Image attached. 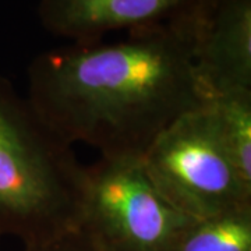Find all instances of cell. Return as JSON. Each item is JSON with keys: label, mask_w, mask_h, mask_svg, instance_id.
<instances>
[{"label": "cell", "mask_w": 251, "mask_h": 251, "mask_svg": "<svg viewBox=\"0 0 251 251\" xmlns=\"http://www.w3.org/2000/svg\"><path fill=\"white\" fill-rule=\"evenodd\" d=\"M197 4V3H196ZM113 42H72L28 67L27 99L63 141L102 158H143L206 100L194 64V7Z\"/></svg>", "instance_id": "1"}, {"label": "cell", "mask_w": 251, "mask_h": 251, "mask_svg": "<svg viewBox=\"0 0 251 251\" xmlns=\"http://www.w3.org/2000/svg\"><path fill=\"white\" fill-rule=\"evenodd\" d=\"M84 165L0 74V236L24 246L78 226Z\"/></svg>", "instance_id": "2"}, {"label": "cell", "mask_w": 251, "mask_h": 251, "mask_svg": "<svg viewBox=\"0 0 251 251\" xmlns=\"http://www.w3.org/2000/svg\"><path fill=\"white\" fill-rule=\"evenodd\" d=\"M193 219L153 186L140 158L84 166L78 227L103 251H175Z\"/></svg>", "instance_id": "3"}, {"label": "cell", "mask_w": 251, "mask_h": 251, "mask_svg": "<svg viewBox=\"0 0 251 251\" xmlns=\"http://www.w3.org/2000/svg\"><path fill=\"white\" fill-rule=\"evenodd\" d=\"M141 162L156 190L191 219L251 205V186L216 141L204 103L169 126Z\"/></svg>", "instance_id": "4"}, {"label": "cell", "mask_w": 251, "mask_h": 251, "mask_svg": "<svg viewBox=\"0 0 251 251\" xmlns=\"http://www.w3.org/2000/svg\"><path fill=\"white\" fill-rule=\"evenodd\" d=\"M194 64L206 99L251 91V0H198Z\"/></svg>", "instance_id": "5"}, {"label": "cell", "mask_w": 251, "mask_h": 251, "mask_svg": "<svg viewBox=\"0 0 251 251\" xmlns=\"http://www.w3.org/2000/svg\"><path fill=\"white\" fill-rule=\"evenodd\" d=\"M198 0H39L48 32L72 42H95L113 31H135L180 17Z\"/></svg>", "instance_id": "6"}, {"label": "cell", "mask_w": 251, "mask_h": 251, "mask_svg": "<svg viewBox=\"0 0 251 251\" xmlns=\"http://www.w3.org/2000/svg\"><path fill=\"white\" fill-rule=\"evenodd\" d=\"M204 112L225 155L251 186V91L211 97L204 102Z\"/></svg>", "instance_id": "7"}, {"label": "cell", "mask_w": 251, "mask_h": 251, "mask_svg": "<svg viewBox=\"0 0 251 251\" xmlns=\"http://www.w3.org/2000/svg\"><path fill=\"white\" fill-rule=\"evenodd\" d=\"M175 251H251V205L193 219Z\"/></svg>", "instance_id": "8"}, {"label": "cell", "mask_w": 251, "mask_h": 251, "mask_svg": "<svg viewBox=\"0 0 251 251\" xmlns=\"http://www.w3.org/2000/svg\"><path fill=\"white\" fill-rule=\"evenodd\" d=\"M24 251H103L81 227H73L42 242L24 246Z\"/></svg>", "instance_id": "9"}]
</instances>
